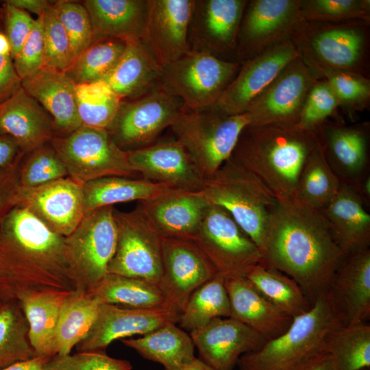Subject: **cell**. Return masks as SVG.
Instances as JSON below:
<instances>
[{"label":"cell","instance_id":"obj_1","mask_svg":"<svg viewBox=\"0 0 370 370\" xmlns=\"http://www.w3.org/2000/svg\"><path fill=\"white\" fill-rule=\"evenodd\" d=\"M262 261L293 279L312 305L330 288L346 253L319 211L297 201L279 200L272 210Z\"/></svg>","mask_w":370,"mask_h":370},{"label":"cell","instance_id":"obj_2","mask_svg":"<svg viewBox=\"0 0 370 370\" xmlns=\"http://www.w3.org/2000/svg\"><path fill=\"white\" fill-rule=\"evenodd\" d=\"M64 240L24 207L7 214L0 224V305L24 291L75 289Z\"/></svg>","mask_w":370,"mask_h":370},{"label":"cell","instance_id":"obj_3","mask_svg":"<svg viewBox=\"0 0 370 370\" xmlns=\"http://www.w3.org/2000/svg\"><path fill=\"white\" fill-rule=\"evenodd\" d=\"M319 145V131H304L288 123H249L230 158L256 175L279 200H293L300 175Z\"/></svg>","mask_w":370,"mask_h":370},{"label":"cell","instance_id":"obj_4","mask_svg":"<svg viewBox=\"0 0 370 370\" xmlns=\"http://www.w3.org/2000/svg\"><path fill=\"white\" fill-rule=\"evenodd\" d=\"M291 40L299 56L319 78L328 71L350 72L369 77V21H302Z\"/></svg>","mask_w":370,"mask_h":370},{"label":"cell","instance_id":"obj_5","mask_svg":"<svg viewBox=\"0 0 370 370\" xmlns=\"http://www.w3.org/2000/svg\"><path fill=\"white\" fill-rule=\"evenodd\" d=\"M343 325L327 292L306 312L293 317L288 328L258 350L240 357V370H286L324 350L326 338Z\"/></svg>","mask_w":370,"mask_h":370},{"label":"cell","instance_id":"obj_6","mask_svg":"<svg viewBox=\"0 0 370 370\" xmlns=\"http://www.w3.org/2000/svg\"><path fill=\"white\" fill-rule=\"evenodd\" d=\"M199 191L211 204L225 209L261 250L270 214L279 201L266 185L230 158L204 178Z\"/></svg>","mask_w":370,"mask_h":370},{"label":"cell","instance_id":"obj_7","mask_svg":"<svg viewBox=\"0 0 370 370\" xmlns=\"http://www.w3.org/2000/svg\"><path fill=\"white\" fill-rule=\"evenodd\" d=\"M247 113L227 115L213 107L184 110L170 127L206 177L217 171L231 156Z\"/></svg>","mask_w":370,"mask_h":370},{"label":"cell","instance_id":"obj_8","mask_svg":"<svg viewBox=\"0 0 370 370\" xmlns=\"http://www.w3.org/2000/svg\"><path fill=\"white\" fill-rule=\"evenodd\" d=\"M114 209L105 206L86 213L64 237V258L75 289L88 291L108 273L117 241Z\"/></svg>","mask_w":370,"mask_h":370},{"label":"cell","instance_id":"obj_9","mask_svg":"<svg viewBox=\"0 0 370 370\" xmlns=\"http://www.w3.org/2000/svg\"><path fill=\"white\" fill-rule=\"evenodd\" d=\"M50 144L64 163L68 177L83 185L96 179L138 174L106 129L81 125L63 136H54Z\"/></svg>","mask_w":370,"mask_h":370},{"label":"cell","instance_id":"obj_10","mask_svg":"<svg viewBox=\"0 0 370 370\" xmlns=\"http://www.w3.org/2000/svg\"><path fill=\"white\" fill-rule=\"evenodd\" d=\"M241 66L238 62L190 51L163 68L160 88L180 99L184 110L209 108L218 101Z\"/></svg>","mask_w":370,"mask_h":370},{"label":"cell","instance_id":"obj_11","mask_svg":"<svg viewBox=\"0 0 370 370\" xmlns=\"http://www.w3.org/2000/svg\"><path fill=\"white\" fill-rule=\"evenodd\" d=\"M114 217L117 241L108 273L139 278L158 285L163 237L138 206L128 212L114 208Z\"/></svg>","mask_w":370,"mask_h":370},{"label":"cell","instance_id":"obj_12","mask_svg":"<svg viewBox=\"0 0 370 370\" xmlns=\"http://www.w3.org/2000/svg\"><path fill=\"white\" fill-rule=\"evenodd\" d=\"M184 110L180 99L159 88L138 99L122 101L106 130L121 149L130 151L156 142Z\"/></svg>","mask_w":370,"mask_h":370},{"label":"cell","instance_id":"obj_13","mask_svg":"<svg viewBox=\"0 0 370 370\" xmlns=\"http://www.w3.org/2000/svg\"><path fill=\"white\" fill-rule=\"evenodd\" d=\"M225 277L243 276L262 261L256 244L223 208L210 204L193 241Z\"/></svg>","mask_w":370,"mask_h":370},{"label":"cell","instance_id":"obj_14","mask_svg":"<svg viewBox=\"0 0 370 370\" xmlns=\"http://www.w3.org/2000/svg\"><path fill=\"white\" fill-rule=\"evenodd\" d=\"M301 0H247L236 51L240 63L291 38L303 21Z\"/></svg>","mask_w":370,"mask_h":370},{"label":"cell","instance_id":"obj_15","mask_svg":"<svg viewBox=\"0 0 370 370\" xmlns=\"http://www.w3.org/2000/svg\"><path fill=\"white\" fill-rule=\"evenodd\" d=\"M247 0H195L188 42L192 51L237 62L239 27Z\"/></svg>","mask_w":370,"mask_h":370},{"label":"cell","instance_id":"obj_16","mask_svg":"<svg viewBox=\"0 0 370 370\" xmlns=\"http://www.w3.org/2000/svg\"><path fill=\"white\" fill-rule=\"evenodd\" d=\"M219 272L193 241L163 238L158 286L169 308L178 317L190 295Z\"/></svg>","mask_w":370,"mask_h":370},{"label":"cell","instance_id":"obj_17","mask_svg":"<svg viewBox=\"0 0 370 370\" xmlns=\"http://www.w3.org/2000/svg\"><path fill=\"white\" fill-rule=\"evenodd\" d=\"M319 78L299 56L248 107L249 124L297 125L306 97Z\"/></svg>","mask_w":370,"mask_h":370},{"label":"cell","instance_id":"obj_18","mask_svg":"<svg viewBox=\"0 0 370 370\" xmlns=\"http://www.w3.org/2000/svg\"><path fill=\"white\" fill-rule=\"evenodd\" d=\"M299 56L289 39L244 62L212 107L227 115L245 113L251 103Z\"/></svg>","mask_w":370,"mask_h":370},{"label":"cell","instance_id":"obj_19","mask_svg":"<svg viewBox=\"0 0 370 370\" xmlns=\"http://www.w3.org/2000/svg\"><path fill=\"white\" fill-rule=\"evenodd\" d=\"M134 170L148 181L174 189L199 191L205 177L175 137L127 151Z\"/></svg>","mask_w":370,"mask_h":370},{"label":"cell","instance_id":"obj_20","mask_svg":"<svg viewBox=\"0 0 370 370\" xmlns=\"http://www.w3.org/2000/svg\"><path fill=\"white\" fill-rule=\"evenodd\" d=\"M318 131L328 164L341 184L354 188L370 173V123L330 120Z\"/></svg>","mask_w":370,"mask_h":370},{"label":"cell","instance_id":"obj_21","mask_svg":"<svg viewBox=\"0 0 370 370\" xmlns=\"http://www.w3.org/2000/svg\"><path fill=\"white\" fill-rule=\"evenodd\" d=\"M16 206L27 208L52 231L65 237L84 215L83 187L66 177L37 187L20 188Z\"/></svg>","mask_w":370,"mask_h":370},{"label":"cell","instance_id":"obj_22","mask_svg":"<svg viewBox=\"0 0 370 370\" xmlns=\"http://www.w3.org/2000/svg\"><path fill=\"white\" fill-rule=\"evenodd\" d=\"M195 0H149L141 41L164 68L188 53L189 23Z\"/></svg>","mask_w":370,"mask_h":370},{"label":"cell","instance_id":"obj_23","mask_svg":"<svg viewBox=\"0 0 370 370\" xmlns=\"http://www.w3.org/2000/svg\"><path fill=\"white\" fill-rule=\"evenodd\" d=\"M178 315L166 308H129L101 304L88 334L76 345L78 352H104L114 341L144 335L169 323Z\"/></svg>","mask_w":370,"mask_h":370},{"label":"cell","instance_id":"obj_24","mask_svg":"<svg viewBox=\"0 0 370 370\" xmlns=\"http://www.w3.org/2000/svg\"><path fill=\"white\" fill-rule=\"evenodd\" d=\"M189 334L201 360L216 370H232L241 356L258 350L267 341L231 317L215 319Z\"/></svg>","mask_w":370,"mask_h":370},{"label":"cell","instance_id":"obj_25","mask_svg":"<svg viewBox=\"0 0 370 370\" xmlns=\"http://www.w3.org/2000/svg\"><path fill=\"white\" fill-rule=\"evenodd\" d=\"M210 204L200 191L171 189L138 207L163 238L193 241Z\"/></svg>","mask_w":370,"mask_h":370},{"label":"cell","instance_id":"obj_26","mask_svg":"<svg viewBox=\"0 0 370 370\" xmlns=\"http://www.w3.org/2000/svg\"><path fill=\"white\" fill-rule=\"evenodd\" d=\"M343 325L370 317V248L347 253L328 291Z\"/></svg>","mask_w":370,"mask_h":370},{"label":"cell","instance_id":"obj_27","mask_svg":"<svg viewBox=\"0 0 370 370\" xmlns=\"http://www.w3.org/2000/svg\"><path fill=\"white\" fill-rule=\"evenodd\" d=\"M75 86L65 72L46 67L21 80V87L52 118L54 136H66L82 125L75 101Z\"/></svg>","mask_w":370,"mask_h":370},{"label":"cell","instance_id":"obj_28","mask_svg":"<svg viewBox=\"0 0 370 370\" xmlns=\"http://www.w3.org/2000/svg\"><path fill=\"white\" fill-rule=\"evenodd\" d=\"M163 68L141 40L127 42L122 55L101 79L122 100H134L160 88Z\"/></svg>","mask_w":370,"mask_h":370},{"label":"cell","instance_id":"obj_29","mask_svg":"<svg viewBox=\"0 0 370 370\" xmlns=\"http://www.w3.org/2000/svg\"><path fill=\"white\" fill-rule=\"evenodd\" d=\"M0 132L12 137L25 153L55 136L51 116L22 87L0 103Z\"/></svg>","mask_w":370,"mask_h":370},{"label":"cell","instance_id":"obj_30","mask_svg":"<svg viewBox=\"0 0 370 370\" xmlns=\"http://www.w3.org/2000/svg\"><path fill=\"white\" fill-rule=\"evenodd\" d=\"M224 280L231 318L256 330L267 340L279 336L288 328L293 318L271 304L245 277L230 276Z\"/></svg>","mask_w":370,"mask_h":370},{"label":"cell","instance_id":"obj_31","mask_svg":"<svg viewBox=\"0 0 370 370\" xmlns=\"http://www.w3.org/2000/svg\"><path fill=\"white\" fill-rule=\"evenodd\" d=\"M319 211L346 254L370 248L369 206L354 188L341 184L333 199Z\"/></svg>","mask_w":370,"mask_h":370},{"label":"cell","instance_id":"obj_32","mask_svg":"<svg viewBox=\"0 0 370 370\" xmlns=\"http://www.w3.org/2000/svg\"><path fill=\"white\" fill-rule=\"evenodd\" d=\"M95 40H141L149 12V0H86Z\"/></svg>","mask_w":370,"mask_h":370},{"label":"cell","instance_id":"obj_33","mask_svg":"<svg viewBox=\"0 0 370 370\" xmlns=\"http://www.w3.org/2000/svg\"><path fill=\"white\" fill-rule=\"evenodd\" d=\"M69 292L27 291L18 295L17 301L28 322L29 338L36 356H55L56 330L62 306Z\"/></svg>","mask_w":370,"mask_h":370},{"label":"cell","instance_id":"obj_34","mask_svg":"<svg viewBox=\"0 0 370 370\" xmlns=\"http://www.w3.org/2000/svg\"><path fill=\"white\" fill-rule=\"evenodd\" d=\"M125 346L145 359L173 370L193 360L195 344L190 335L174 322H169L136 338H123Z\"/></svg>","mask_w":370,"mask_h":370},{"label":"cell","instance_id":"obj_35","mask_svg":"<svg viewBox=\"0 0 370 370\" xmlns=\"http://www.w3.org/2000/svg\"><path fill=\"white\" fill-rule=\"evenodd\" d=\"M84 214L93 210L132 201L153 199L172 188L143 178L119 176L105 177L82 185Z\"/></svg>","mask_w":370,"mask_h":370},{"label":"cell","instance_id":"obj_36","mask_svg":"<svg viewBox=\"0 0 370 370\" xmlns=\"http://www.w3.org/2000/svg\"><path fill=\"white\" fill-rule=\"evenodd\" d=\"M87 292L100 304L129 308L170 310L158 285L139 278L107 273Z\"/></svg>","mask_w":370,"mask_h":370},{"label":"cell","instance_id":"obj_37","mask_svg":"<svg viewBox=\"0 0 370 370\" xmlns=\"http://www.w3.org/2000/svg\"><path fill=\"white\" fill-rule=\"evenodd\" d=\"M100 303L87 291L69 293L60 310L55 333V355L69 354L86 338L97 317Z\"/></svg>","mask_w":370,"mask_h":370},{"label":"cell","instance_id":"obj_38","mask_svg":"<svg viewBox=\"0 0 370 370\" xmlns=\"http://www.w3.org/2000/svg\"><path fill=\"white\" fill-rule=\"evenodd\" d=\"M244 277L271 304L292 318L312 306L293 279L263 261L249 269Z\"/></svg>","mask_w":370,"mask_h":370},{"label":"cell","instance_id":"obj_39","mask_svg":"<svg viewBox=\"0 0 370 370\" xmlns=\"http://www.w3.org/2000/svg\"><path fill=\"white\" fill-rule=\"evenodd\" d=\"M224 277L219 274L197 288L188 299L177 323L185 331L199 330L217 318L230 317Z\"/></svg>","mask_w":370,"mask_h":370},{"label":"cell","instance_id":"obj_40","mask_svg":"<svg viewBox=\"0 0 370 370\" xmlns=\"http://www.w3.org/2000/svg\"><path fill=\"white\" fill-rule=\"evenodd\" d=\"M324 350L335 360L338 370L370 369V325H342L325 339Z\"/></svg>","mask_w":370,"mask_h":370},{"label":"cell","instance_id":"obj_41","mask_svg":"<svg viewBox=\"0 0 370 370\" xmlns=\"http://www.w3.org/2000/svg\"><path fill=\"white\" fill-rule=\"evenodd\" d=\"M341 186L325 158L320 143L300 175L294 200L319 211L333 199Z\"/></svg>","mask_w":370,"mask_h":370},{"label":"cell","instance_id":"obj_42","mask_svg":"<svg viewBox=\"0 0 370 370\" xmlns=\"http://www.w3.org/2000/svg\"><path fill=\"white\" fill-rule=\"evenodd\" d=\"M29 325L19 302L0 305V369L35 357Z\"/></svg>","mask_w":370,"mask_h":370},{"label":"cell","instance_id":"obj_43","mask_svg":"<svg viewBox=\"0 0 370 370\" xmlns=\"http://www.w3.org/2000/svg\"><path fill=\"white\" fill-rule=\"evenodd\" d=\"M127 42L99 38L81 52L65 72L75 84L101 79L116 63Z\"/></svg>","mask_w":370,"mask_h":370},{"label":"cell","instance_id":"obj_44","mask_svg":"<svg viewBox=\"0 0 370 370\" xmlns=\"http://www.w3.org/2000/svg\"><path fill=\"white\" fill-rule=\"evenodd\" d=\"M75 101L82 125L106 129L122 100L103 82L76 84Z\"/></svg>","mask_w":370,"mask_h":370},{"label":"cell","instance_id":"obj_45","mask_svg":"<svg viewBox=\"0 0 370 370\" xmlns=\"http://www.w3.org/2000/svg\"><path fill=\"white\" fill-rule=\"evenodd\" d=\"M328 82L339 106L352 121L359 112L369 109L370 79L362 75L345 71H328L321 75Z\"/></svg>","mask_w":370,"mask_h":370},{"label":"cell","instance_id":"obj_46","mask_svg":"<svg viewBox=\"0 0 370 370\" xmlns=\"http://www.w3.org/2000/svg\"><path fill=\"white\" fill-rule=\"evenodd\" d=\"M68 177L66 167L50 143L25 153L18 175L21 188L37 187Z\"/></svg>","mask_w":370,"mask_h":370},{"label":"cell","instance_id":"obj_47","mask_svg":"<svg viewBox=\"0 0 370 370\" xmlns=\"http://www.w3.org/2000/svg\"><path fill=\"white\" fill-rule=\"evenodd\" d=\"M339 110L337 99L327 80L319 79L306 97L297 126L304 131L318 132L328 121L344 123Z\"/></svg>","mask_w":370,"mask_h":370},{"label":"cell","instance_id":"obj_48","mask_svg":"<svg viewBox=\"0 0 370 370\" xmlns=\"http://www.w3.org/2000/svg\"><path fill=\"white\" fill-rule=\"evenodd\" d=\"M300 11L305 21H370L369 0H301Z\"/></svg>","mask_w":370,"mask_h":370},{"label":"cell","instance_id":"obj_49","mask_svg":"<svg viewBox=\"0 0 370 370\" xmlns=\"http://www.w3.org/2000/svg\"><path fill=\"white\" fill-rule=\"evenodd\" d=\"M43 40L44 67L66 72L75 57L53 4L44 12Z\"/></svg>","mask_w":370,"mask_h":370},{"label":"cell","instance_id":"obj_50","mask_svg":"<svg viewBox=\"0 0 370 370\" xmlns=\"http://www.w3.org/2000/svg\"><path fill=\"white\" fill-rule=\"evenodd\" d=\"M53 8L69 38L76 58L95 40L88 12L83 3L75 1H58L53 3Z\"/></svg>","mask_w":370,"mask_h":370},{"label":"cell","instance_id":"obj_51","mask_svg":"<svg viewBox=\"0 0 370 370\" xmlns=\"http://www.w3.org/2000/svg\"><path fill=\"white\" fill-rule=\"evenodd\" d=\"M131 363L105 352H78L71 355H55L43 366L44 370H132Z\"/></svg>","mask_w":370,"mask_h":370},{"label":"cell","instance_id":"obj_52","mask_svg":"<svg viewBox=\"0 0 370 370\" xmlns=\"http://www.w3.org/2000/svg\"><path fill=\"white\" fill-rule=\"evenodd\" d=\"M44 14L38 16L23 47L13 58L16 71L21 78L30 77L44 67Z\"/></svg>","mask_w":370,"mask_h":370},{"label":"cell","instance_id":"obj_53","mask_svg":"<svg viewBox=\"0 0 370 370\" xmlns=\"http://www.w3.org/2000/svg\"><path fill=\"white\" fill-rule=\"evenodd\" d=\"M0 20L10 45L12 58H14L27 39L35 19L29 13L3 1L0 8Z\"/></svg>","mask_w":370,"mask_h":370},{"label":"cell","instance_id":"obj_54","mask_svg":"<svg viewBox=\"0 0 370 370\" xmlns=\"http://www.w3.org/2000/svg\"><path fill=\"white\" fill-rule=\"evenodd\" d=\"M21 87V79L14 68L9 41L0 20V103Z\"/></svg>","mask_w":370,"mask_h":370},{"label":"cell","instance_id":"obj_55","mask_svg":"<svg viewBox=\"0 0 370 370\" xmlns=\"http://www.w3.org/2000/svg\"><path fill=\"white\" fill-rule=\"evenodd\" d=\"M24 156L12 165L0 169V224L7 214L17 205L20 188L19 169Z\"/></svg>","mask_w":370,"mask_h":370},{"label":"cell","instance_id":"obj_56","mask_svg":"<svg viewBox=\"0 0 370 370\" xmlns=\"http://www.w3.org/2000/svg\"><path fill=\"white\" fill-rule=\"evenodd\" d=\"M286 370H338L333 357L325 350L317 352Z\"/></svg>","mask_w":370,"mask_h":370},{"label":"cell","instance_id":"obj_57","mask_svg":"<svg viewBox=\"0 0 370 370\" xmlns=\"http://www.w3.org/2000/svg\"><path fill=\"white\" fill-rule=\"evenodd\" d=\"M25 154L12 137L0 132V169L12 165Z\"/></svg>","mask_w":370,"mask_h":370},{"label":"cell","instance_id":"obj_58","mask_svg":"<svg viewBox=\"0 0 370 370\" xmlns=\"http://www.w3.org/2000/svg\"><path fill=\"white\" fill-rule=\"evenodd\" d=\"M5 3L24 10L40 16L46 10L53 5V2L47 0H6Z\"/></svg>","mask_w":370,"mask_h":370},{"label":"cell","instance_id":"obj_59","mask_svg":"<svg viewBox=\"0 0 370 370\" xmlns=\"http://www.w3.org/2000/svg\"><path fill=\"white\" fill-rule=\"evenodd\" d=\"M50 357L35 356L31 359L18 362L0 370H44L43 366Z\"/></svg>","mask_w":370,"mask_h":370},{"label":"cell","instance_id":"obj_60","mask_svg":"<svg viewBox=\"0 0 370 370\" xmlns=\"http://www.w3.org/2000/svg\"><path fill=\"white\" fill-rule=\"evenodd\" d=\"M173 370H216L200 358H195L190 362Z\"/></svg>","mask_w":370,"mask_h":370},{"label":"cell","instance_id":"obj_61","mask_svg":"<svg viewBox=\"0 0 370 370\" xmlns=\"http://www.w3.org/2000/svg\"><path fill=\"white\" fill-rule=\"evenodd\" d=\"M363 370H370V369H363Z\"/></svg>","mask_w":370,"mask_h":370}]
</instances>
